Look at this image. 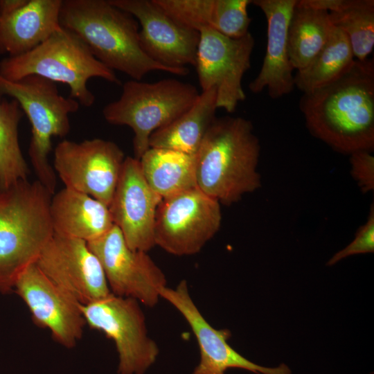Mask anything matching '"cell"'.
I'll list each match as a JSON object with an SVG mask.
<instances>
[{
    "mask_svg": "<svg viewBox=\"0 0 374 374\" xmlns=\"http://www.w3.org/2000/svg\"><path fill=\"white\" fill-rule=\"evenodd\" d=\"M50 213L55 234L87 243L100 238L114 225L108 206L65 187L52 195Z\"/></svg>",
    "mask_w": 374,
    "mask_h": 374,
    "instance_id": "19",
    "label": "cell"
},
{
    "mask_svg": "<svg viewBox=\"0 0 374 374\" xmlns=\"http://www.w3.org/2000/svg\"><path fill=\"white\" fill-rule=\"evenodd\" d=\"M125 157L114 142L64 139L54 150L53 169L64 187L87 194L109 206Z\"/></svg>",
    "mask_w": 374,
    "mask_h": 374,
    "instance_id": "10",
    "label": "cell"
},
{
    "mask_svg": "<svg viewBox=\"0 0 374 374\" xmlns=\"http://www.w3.org/2000/svg\"><path fill=\"white\" fill-rule=\"evenodd\" d=\"M35 264L82 305L112 293L99 259L83 240L54 233Z\"/></svg>",
    "mask_w": 374,
    "mask_h": 374,
    "instance_id": "14",
    "label": "cell"
},
{
    "mask_svg": "<svg viewBox=\"0 0 374 374\" xmlns=\"http://www.w3.org/2000/svg\"><path fill=\"white\" fill-rule=\"evenodd\" d=\"M329 17L345 34L355 60H367L374 47V1L354 0L347 9L329 13Z\"/></svg>",
    "mask_w": 374,
    "mask_h": 374,
    "instance_id": "26",
    "label": "cell"
},
{
    "mask_svg": "<svg viewBox=\"0 0 374 374\" xmlns=\"http://www.w3.org/2000/svg\"><path fill=\"white\" fill-rule=\"evenodd\" d=\"M81 309L86 325L114 341L118 374H144L156 362L159 349L148 336L138 301L111 293Z\"/></svg>",
    "mask_w": 374,
    "mask_h": 374,
    "instance_id": "8",
    "label": "cell"
},
{
    "mask_svg": "<svg viewBox=\"0 0 374 374\" xmlns=\"http://www.w3.org/2000/svg\"><path fill=\"white\" fill-rule=\"evenodd\" d=\"M52 194L37 179L0 189V293L13 292L21 274L35 264L54 235Z\"/></svg>",
    "mask_w": 374,
    "mask_h": 374,
    "instance_id": "4",
    "label": "cell"
},
{
    "mask_svg": "<svg viewBox=\"0 0 374 374\" xmlns=\"http://www.w3.org/2000/svg\"><path fill=\"white\" fill-rule=\"evenodd\" d=\"M139 162L145 181L162 198L197 187L195 155L150 148Z\"/></svg>",
    "mask_w": 374,
    "mask_h": 374,
    "instance_id": "22",
    "label": "cell"
},
{
    "mask_svg": "<svg viewBox=\"0 0 374 374\" xmlns=\"http://www.w3.org/2000/svg\"><path fill=\"white\" fill-rule=\"evenodd\" d=\"M297 0H254L251 3L264 13L267 23L265 55L257 76L249 89L258 93L267 89L270 98L289 94L295 87L294 70L290 61L287 30Z\"/></svg>",
    "mask_w": 374,
    "mask_h": 374,
    "instance_id": "18",
    "label": "cell"
},
{
    "mask_svg": "<svg viewBox=\"0 0 374 374\" xmlns=\"http://www.w3.org/2000/svg\"><path fill=\"white\" fill-rule=\"evenodd\" d=\"M260 154L249 120L216 117L195 155L197 187L220 204L238 202L261 187Z\"/></svg>",
    "mask_w": 374,
    "mask_h": 374,
    "instance_id": "2",
    "label": "cell"
},
{
    "mask_svg": "<svg viewBox=\"0 0 374 374\" xmlns=\"http://www.w3.org/2000/svg\"><path fill=\"white\" fill-rule=\"evenodd\" d=\"M374 251V206L371 205L366 222L357 230L354 240L336 253L328 262L329 266L353 255Z\"/></svg>",
    "mask_w": 374,
    "mask_h": 374,
    "instance_id": "28",
    "label": "cell"
},
{
    "mask_svg": "<svg viewBox=\"0 0 374 374\" xmlns=\"http://www.w3.org/2000/svg\"><path fill=\"white\" fill-rule=\"evenodd\" d=\"M250 0H215L212 29L230 38H240L249 33L251 21L247 8Z\"/></svg>",
    "mask_w": 374,
    "mask_h": 374,
    "instance_id": "27",
    "label": "cell"
},
{
    "mask_svg": "<svg viewBox=\"0 0 374 374\" xmlns=\"http://www.w3.org/2000/svg\"><path fill=\"white\" fill-rule=\"evenodd\" d=\"M62 0H28L17 12L0 16V55L25 54L60 27Z\"/></svg>",
    "mask_w": 374,
    "mask_h": 374,
    "instance_id": "20",
    "label": "cell"
},
{
    "mask_svg": "<svg viewBox=\"0 0 374 374\" xmlns=\"http://www.w3.org/2000/svg\"><path fill=\"white\" fill-rule=\"evenodd\" d=\"M87 244L99 259L112 294L148 307L157 304L159 291L167 284L164 273L147 252L131 249L117 226Z\"/></svg>",
    "mask_w": 374,
    "mask_h": 374,
    "instance_id": "12",
    "label": "cell"
},
{
    "mask_svg": "<svg viewBox=\"0 0 374 374\" xmlns=\"http://www.w3.org/2000/svg\"><path fill=\"white\" fill-rule=\"evenodd\" d=\"M221 204L197 187L162 198L156 213L155 245L175 256L199 253L219 231Z\"/></svg>",
    "mask_w": 374,
    "mask_h": 374,
    "instance_id": "9",
    "label": "cell"
},
{
    "mask_svg": "<svg viewBox=\"0 0 374 374\" xmlns=\"http://www.w3.org/2000/svg\"><path fill=\"white\" fill-rule=\"evenodd\" d=\"M355 61L345 34L334 26L320 52L303 69L296 71L294 84L303 93L336 80L346 73Z\"/></svg>",
    "mask_w": 374,
    "mask_h": 374,
    "instance_id": "24",
    "label": "cell"
},
{
    "mask_svg": "<svg viewBox=\"0 0 374 374\" xmlns=\"http://www.w3.org/2000/svg\"><path fill=\"white\" fill-rule=\"evenodd\" d=\"M310 134L337 152L350 154L374 148V62L355 60L332 82L299 102Z\"/></svg>",
    "mask_w": 374,
    "mask_h": 374,
    "instance_id": "1",
    "label": "cell"
},
{
    "mask_svg": "<svg viewBox=\"0 0 374 374\" xmlns=\"http://www.w3.org/2000/svg\"><path fill=\"white\" fill-rule=\"evenodd\" d=\"M371 152L359 150L350 154L351 175L364 193L374 190V157Z\"/></svg>",
    "mask_w": 374,
    "mask_h": 374,
    "instance_id": "29",
    "label": "cell"
},
{
    "mask_svg": "<svg viewBox=\"0 0 374 374\" xmlns=\"http://www.w3.org/2000/svg\"><path fill=\"white\" fill-rule=\"evenodd\" d=\"M28 0H0V16H8L24 6Z\"/></svg>",
    "mask_w": 374,
    "mask_h": 374,
    "instance_id": "31",
    "label": "cell"
},
{
    "mask_svg": "<svg viewBox=\"0 0 374 374\" xmlns=\"http://www.w3.org/2000/svg\"><path fill=\"white\" fill-rule=\"evenodd\" d=\"M199 94L193 84L175 78L152 83L130 80L123 84L120 98L103 107V116L111 125L132 130L134 158L139 160L150 148L152 133L184 113Z\"/></svg>",
    "mask_w": 374,
    "mask_h": 374,
    "instance_id": "7",
    "label": "cell"
},
{
    "mask_svg": "<svg viewBox=\"0 0 374 374\" xmlns=\"http://www.w3.org/2000/svg\"><path fill=\"white\" fill-rule=\"evenodd\" d=\"M159 294L181 313L197 339L200 360L193 374H225L231 368L256 374H291L284 364L272 368L260 366L235 351L227 342L231 332L217 330L205 319L190 295L186 280H181L175 288H161Z\"/></svg>",
    "mask_w": 374,
    "mask_h": 374,
    "instance_id": "16",
    "label": "cell"
},
{
    "mask_svg": "<svg viewBox=\"0 0 374 374\" xmlns=\"http://www.w3.org/2000/svg\"><path fill=\"white\" fill-rule=\"evenodd\" d=\"M10 97L17 101L31 125L28 155L40 181L53 195L57 176L49 162L53 136L64 138L70 132L69 115L80 104L62 96L56 83L35 75L10 80L0 75V100Z\"/></svg>",
    "mask_w": 374,
    "mask_h": 374,
    "instance_id": "6",
    "label": "cell"
},
{
    "mask_svg": "<svg viewBox=\"0 0 374 374\" xmlns=\"http://www.w3.org/2000/svg\"><path fill=\"white\" fill-rule=\"evenodd\" d=\"M24 114L17 100H0V189H5L29 174L23 156L18 127Z\"/></svg>",
    "mask_w": 374,
    "mask_h": 374,
    "instance_id": "25",
    "label": "cell"
},
{
    "mask_svg": "<svg viewBox=\"0 0 374 374\" xmlns=\"http://www.w3.org/2000/svg\"><path fill=\"white\" fill-rule=\"evenodd\" d=\"M354 0H299L303 6L328 13L339 12L350 7Z\"/></svg>",
    "mask_w": 374,
    "mask_h": 374,
    "instance_id": "30",
    "label": "cell"
},
{
    "mask_svg": "<svg viewBox=\"0 0 374 374\" xmlns=\"http://www.w3.org/2000/svg\"><path fill=\"white\" fill-rule=\"evenodd\" d=\"M109 1L137 20L141 48L150 59L179 75L189 73L188 66L195 64L199 32L177 22L154 0Z\"/></svg>",
    "mask_w": 374,
    "mask_h": 374,
    "instance_id": "13",
    "label": "cell"
},
{
    "mask_svg": "<svg viewBox=\"0 0 374 374\" xmlns=\"http://www.w3.org/2000/svg\"><path fill=\"white\" fill-rule=\"evenodd\" d=\"M161 199L145 181L139 160L125 157L109 209L131 249L148 252L156 246L154 222Z\"/></svg>",
    "mask_w": 374,
    "mask_h": 374,
    "instance_id": "17",
    "label": "cell"
},
{
    "mask_svg": "<svg viewBox=\"0 0 374 374\" xmlns=\"http://www.w3.org/2000/svg\"><path fill=\"white\" fill-rule=\"evenodd\" d=\"M333 27L328 12L296 1L287 30L288 52L294 69L305 68L315 57L328 42Z\"/></svg>",
    "mask_w": 374,
    "mask_h": 374,
    "instance_id": "23",
    "label": "cell"
},
{
    "mask_svg": "<svg viewBox=\"0 0 374 374\" xmlns=\"http://www.w3.org/2000/svg\"><path fill=\"white\" fill-rule=\"evenodd\" d=\"M13 292L28 308L35 324L48 329L58 344L71 348L80 340L86 326L82 305L53 283L36 264L21 274Z\"/></svg>",
    "mask_w": 374,
    "mask_h": 374,
    "instance_id": "15",
    "label": "cell"
},
{
    "mask_svg": "<svg viewBox=\"0 0 374 374\" xmlns=\"http://www.w3.org/2000/svg\"><path fill=\"white\" fill-rule=\"evenodd\" d=\"M0 75L10 80L35 75L65 84L69 88V97L87 107L95 101V96L87 87L90 78L121 84L114 71L98 61L75 35L61 26L30 51L1 60Z\"/></svg>",
    "mask_w": 374,
    "mask_h": 374,
    "instance_id": "5",
    "label": "cell"
},
{
    "mask_svg": "<svg viewBox=\"0 0 374 374\" xmlns=\"http://www.w3.org/2000/svg\"><path fill=\"white\" fill-rule=\"evenodd\" d=\"M60 24L75 35L106 67L132 80H141L155 71L179 75L145 53L137 20L109 0H62Z\"/></svg>",
    "mask_w": 374,
    "mask_h": 374,
    "instance_id": "3",
    "label": "cell"
},
{
    "mask_svg": "<svg viewBox=\"0 0 374 374\" xmlns=\"http://www.w3.org/2000/svg\"><path fill=\"white\" fill-rule=\"evenodd\" d=\"M254 45L250 32L234 39L210 28L199 30L195 66L202 91L215 89L217 109L233 113L245 100L242 81L251 68Z\"/></svg>",
    "mask_w": 374,
    "mask_h": 374,
    "instance_id": "11",
    "label": "cell"
},
{
    "mask_svg": "<svg viewBox=\"0 0 374 374\" xmlns=\"http://www.w3.org/2000/svg\"><path fill=\"white\" fill-rule=\"evenodd\" d=\"M216 91L199 93L193 105L167 125L156 130L149 140L150 148H161L195 155L216 118Z\"/></svg>",
    "mask_w": 374,
    "mask_h": 374,
    "instance_id": "21",
    "label": "cell"
}]
</instances>
